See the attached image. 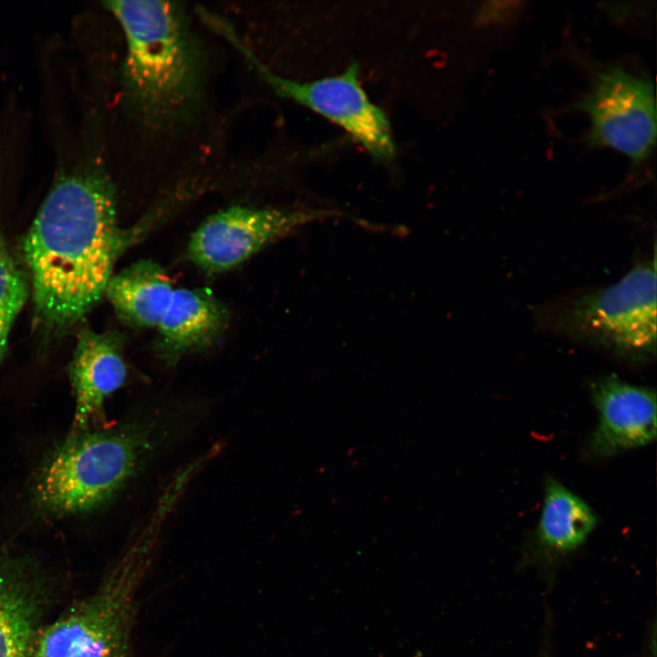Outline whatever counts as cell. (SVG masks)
I'll return each mask as SVG.
<instances>
[{"label":"cell","instance_id":"8992f818","mask_svg":"<svg viewBox=\"0 0 657 657\" xmlns=\"http://www.w3.org/2000/svg\"><path fill=\"white\" fill-rule=\"evenodd\" d=\"M269 87L340 127L374 160L387 162L395 155L391 124L384 111L363 89L360 67L351 62L336 76L301 82L276 75L238 45Z\"/></svg>","mask_w":657,"mask_h":657},{"label":"cell","instance_id":"e0dca14e","mask_svg":"<svg viewBox=\"0 0 657 657\" xmlns=\"http://www.w3.org/2000/svg\"><path fill=\"white\" fill-rule=\"evenodd\" d=\"M413 657H421V652H416V654Z\"/></svg>","mask_w":657,"mask_h":657},{"label":"cell","instance_id":"5bb4252c","mask_svg":"<svg viewBox=\"0 0 657 657\" xmlns=\"http://www.w3.org/2000/svg\"><path fill=\"white\" fill-rule=\"evenodd\" d=\"M173 290L168 274L159 264L141 259L112 276L105 295L123 322L151 328L158 326Z\"/></svg>","mask_w":657,"mask_h":657},{"label":"cell","instance_id":"7c38bea8","mask_svg":"<svg viewBox=\"0 0 657 657\" xmlns=\"http://www.w3.org/2000/svg\"><path fill=\"white\" fill-rule=\"evenodd\" d=\"M591 507L558 481L548 478L532 549L539 558L558 559L584 544L597 526Z\"/></svg>","mask_w":657,"mask_h":657},{"label":"cell","instance_id":"2e32d148","mask_svg":"<svg viewBox=\"0 0 657 657\" xmlns=\"http://www.w3.org/2000/svg\"><path fill=\"white\" fill-rule=\"evenodd\" d=\"M518 2H488L478 12L481 23H496L509 18L517 10Z\"/></svg>","mask_w":657,"mask_h":657},{"label":"cell","instance_id":"4fadbf2b","mask_svg":"<svg viewBox=\"0 0 657 657\" xmlns=\"http://www.w3.org/2000/svg\"><path fill=\"white\" fill-rule=\"evenodd\" d=\"M24 563L0 551V657H27L40 610Z\"/></svg>","mask_w":657,"mask_h":657},{"label":"cell","instance_id":"30bf717a","mask_svg":"<svg viewBox=\"0 0 657 657\" xmlns=\"http://www.w3.org/2000/svg\"><path fill=\"white\" fill-rule=\"evenodd\" d=\"M123 339L118 332L81 329L68 366L74 398L71 432L95 427L107 400L127 378Z\"/></svg>","mask_w":657,"mask_h":657},{"label":"cell","instance_id":"7a4b0ae2","mask_svg":"<svg viewBox=\"0 0 657 657\" xmlns=\"http://www.w3.org/2000/svg\"><path fill=\"white\" fill-rule=\"evenodd\" d=\"M174 431L172 416L151 412L108 428L70 432L36 471L31 487L35 510L60 518L100 509L146 467Z\"/></svg>","mask_w":657,"mask_h":657},{"label":"cell","instance_id":"9c48e42d","mask_svg":"<svg viewBox=\"0 0 657 657\" xmlns=\"http://www.w3.org/2000/svg\"><path fill=\"white\" fill-rule=\"evenodd\" d=\"M591 399L598 413V422L588 443L591 456L610 457L655 439L654 391L609 375L592 384Z\"/></svg>","mask_w":657,"mask_h":657},{"label":"cell","instance_id":"6da1fadb","mask_svg":"<svg viewBox=\"0 0 657 657\" xmlns=\"http://www.w3.org/2000/svg\"><path fill=\"white\" fill-rule=\"evenodd\" d=\"M112 183L95 162L61 174L23 240L37 324L58 333L105 295L133 232L120 227Z\"/></svg>","mask_w":657,"mask_h":657},{"label":"cell","instance_id":"5b68a950","mask_svg":"<svg viewBox=\"0 0 657 657\" xmlns=\"http://www.w3.org/2000/svg\"><path fill=\"white\" fill-rule=\"evenodd\" d=\"M542 328L632 362L656 355V260L610 286L549 301L535 311Z\"/></svg>","mask_w":657,"mask_h":657},{"label":"cell","instance_id":"9a60e30c","mask_svg":"<svg viewBox=\"0 0 657 657\" xmlns=\"http://www.w3.org/2000/svg\"><path fill=\"white\" fill-rule=\"evenodd\" d=\"M28 295L27 275L0 233V361L5 354L13 325Z\"/></svg>","mask_w":657,"mask_h":657},{"label":"cell","instance_id":"52a82bcc","mask_svg":"<svg viewBox=\"0 0 657 657\" xmlns=\"http://www.w3.org/2000/svg\"><path fill=\"white\" fill-rule=\"evenodd\" d=\"M335 215L339 212L323 208L234 205L211 215L196 229L188 256L203 271L220 273L298 228Z\"/></svg>","mask_w":657,"mask_h":657},{"label":"cell","instance_id":"3957f363","mask_svg":"<svg viewBox=\"0 0 657 657\" xmlns=\"http://www.w3.org/2000/svg\"><path fill=\"white\" fill-rule=\"evenodd\" d=\"M125 36L124 83L139 115L153 124L182 117L201 88V57L175 3L108 1Z\"/></svg>","mask_w":657,"mask_h":657},{"label":"cell","instance_id":"8fae6325","mask_svg":"<svg viewBox=\"0 0 657 657\" xmlns=\"http://www.w3.org/2000/svg\"><path fill=\"white\" fill-rule=\"evenodd\" d=\"M229 322L225 305L207 288H176L159 324L156 351L167 364L203 350L224 334Z\"/></svg>","mask_w":657,"mask_h":657},{"label":"cell","instance_id":"277c9868","mask_svg":"<svg viewBox=\"0 0 657 657\" xmlns=\"http://www.w3.org/2000/svg\"><path fill=\"white\" fill-rule=\"evenodd\" d=\"M170 515L155 506L99 588L35 637L27 657H133L139 589Z\"/></svg>","mask_w":657,"mask_h":657},{"label":"cell","instance_id":"ba28073f","mask_svg":"<svg viewBox=\"0 0 657 657\" xmlns=\"http://www.w3.org/2000/svg\"><path fill=\"white\" fill-rule=\"evenodd\" d=\"M577 107L590 117L592 143L615 149L636 163L651 153L656 110L649 78L620 67L608 68L597 75Z\"/></svg>","mask_w":657,"mask_h":657}]
</instances>
